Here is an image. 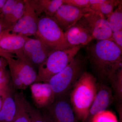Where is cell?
Returning a JSON list of instances; mask_svg holds the SVG:
<instances>
[{
  "instance_id": "obj_7",
  "label": "cell",
  "mask_w": 122,
  "mask_h": 122,
  "mask_svg": "<svg viewBox=\"0 0 122 122\" xmlns=\"http://www.w3.org/2000/svg\"><path fill=\"white\" fill-rule=\"evenodd\" d=\"M24 0V12L22 17L12 28L8 30L13 33L27 37L35 36L39 16L43 12L38 0Z\"/></svg>"
},
{
  "instance_id": "obj_11",
  "label": "cell",
  "mask_w": 122,
  "mask_h": 122,
  "mask_svg": "<svg viewBox=\"0 0 122 122\" xmlns=\"http://www.w3.org/2000/svg\"><path fill=\"white\" fill-rule=\"evenodd\" d=\"M91 11H92L89 8H81L63 4L53 17L65 32L76 24L85 13Z\"/></svg>"
},
{
  "instance_id": "obj_13",
  "label": "cell",
  "mask_w": 122,
  "mask_h": 122,
  "mask_svg": "<svg viewBox=\"0 0 122 122\" xmlns=\"http://www.w3.org/2000/svg\"><path fill=\"white\" fill-rule=\"evenodd\" d=\"M29 38L22 34L10 32L8 30L0 37V48L17 57L24 58L23 49Z\"/></svg>"
},
{
  "instance_id": "obj_31",
  "label": "cell",
  "mask_w": 122,
  "mask_h": 122,
  "mask_svg": "<svg viewBox=\"0 0 122 122\" xmlns=\"http://www.w3.org/2000/svg\"><path fill=\"white\" fill-rule=\"evenodd\" d=\"M8 65L7 60L2 57H0V70L5 69V67Z\"/></svg>"
},
{
  "instance_id": "obj_35",
  "label": "cell",
  "mask_w": 122,
  "mask_h": 122,
  "mask_svg": "<svg viewBox=\"0 0 122 122\" xmlns=\"http://www.w3.org/2000/svg\"><path fill=\"white\" fill-rule=\"evenodd\" d=\"M1 10H0V14L1 13Z\"/></svg>"
},
{
  "instance_id": "obj_12",
  "label": "cell",
  "mask_w": 122,
  "mask_h": 122,
  "mask_svg": "<svg viewBox=\"0 0 122 122\" xmlns=\"http://www.w3.org/2000/svg\"><path fill=\"white\" fill-rule=\"evenodd\" d=\"M111 87L103 82L98 83L96 97L90 107L87 118L84 122H91L94 116L99 112L106 110L114 100Z\"/></svg>"
},
{
  "instance_id": "obj_25",
  "label": "cell",
  "mask_w": 122,
  "mask_h": 122,
  "mask_svg": "<svg viewBox=\"0 0 122 122\" xmlns=\"http://www.w3.org/2000/svg\"><path fill=\"white\" fill-rule=\"evenodd\" d=\"M91 122H118L117 117L113 112L107 110L94 116Z\"/></svg>"
},
{
  "instance_id": "obj_27",
  "label": "cell",
  "mask_w": 122,
  "mask_h": 122,
  "mask_svg": "<svg viewBox=\"0 0 122 122\" xmlns=\"http://www.w3.org/2000/svg\"><path fill=\"white\" fill-rule=\"evenodd\" d=\"M63 4L81 8H89V0H63Z\"/></svg>"
},
{
  "instance_id": "obj_19",
  "label": "cell",
  "mask_w": 122,
  "mask_h": 122,
  "mask_svg": "<svg viewBox=\"0 0 122 122\" xmlns=\"http://www.w3.org/2000/svg\"><path fill=\"white\" fill-rule=\"evenodd\" d=\"M16 91L14 88L10 72L5 69L0 70V94L4 98L11 92Z\"/></svg>"
},
{
  "instance_id": "obj_10",
  "label": "cell",
  "mask_w": 122,
  "mask_h": 122,
  "mask_svg": "<svg viewBox=\"0 0 122 122\" xmlns=\"http://www.w3.org/2000/svg\"><path fill=\"white\" fill-rule=\"evenodd\" d=\"M52 50L42 41L29 38L23 49L24 58L33 67L38 68Z\"/></svg>"
},
{
  "instance_id": "obj_18",
  "label": "cell",
  "mask_w": 122,
  "mask_h": 122,
  "mask_svg": "<svg viewBox=\"0 0 122 122\" xmlns=\"http://www.w3.org/2000/svg\"><path fill=\"white\" fill-rule=\"evenodd\" d=\"M114 98L118 104L122 103V67L119 68L109 79Z\"/></svg>"
},
{
  "instance_id": "obj_24",
  "label": "cell",
  "mask_w": 122,
  "mask_h": 122,
  "mask_svg": "<svg viewBox=\"0 0 122 122\" xmlns=\"http://www.w3.org/2000/svg\"><path fill=\"white\" fill-rule=\"evenodd\" d=\"M122 3L119 0H103L100 5V11L106 19H107L112 13L115 7H117Z\"/></svg>"
},
{
  "instance_id": "obj_8",
  "label": "cell",
  "mask_w": 122,
  "mask_h": 122,
  "mask_svg": "<svg viewBox=\"0 0 122 122\" xmlns=\"http://www.w3.org/2000/svg\"><path fill=\"white\" fill-rule=\"evenodd\" d=\"M39 110L50 122H77L69 94L56 98L50 106Z\"/></svg>"
},
{
  "instance_id": "obj_9",
  "label": "cell",
  "mask_w": 122,
  "mask_h": 122,
  "mask_svg": "<svg viewBox=\"0 0 122 122\" xmlns=\"http://www.w3.org/2000/svg\"><path fill=\"white\" fill-rule=\"evenodd\" d=\"M77 22L89 31L94 39L111 41L112 31L109 22L102 13L88 12Z\"/></svg>"
},
{
  "instance_id": "obj_33",
  "label": "cell",
  "mask_w": 122,
  "mask_h": 122,
  "mask_svg": "<svg viewBox=\"0 0 122 122\" xmlns=\"http://www.w3.org/2000/svg\"><path fill=\"white\" fill-rule=\"evenodd\" d=\"M7 1V0H0V10L1 11Z\"/></svg>"
},
{
  "instance_id": "obj_1",
  "label": "cell",
  "mask_w": 122,
  "mask_h": 122,
  "mask_svg": "<svg viewBox=\"0 0 122 122\" xmlns=\"http://www.w3.org/2000/svg\"><path fill=\"white\" fill-rule=\"evenodd\" d=\"M88 59L100 82L108 81L122 67V50L113 42L102 40L86 48Z\"/></svg>"
},
{
  "instance_id": "obj_6",
  "label": "cell",
  "mask_w": 122,
  "mask_h": 122,
  "mask_svg": "<svg viewBox=\"0 0 122 122\" xmlns=\"http://www.w3.org/2000/svg\"><path fill=\"white\" fill-rule=\"evenodd\" d=\"M6 59L14 88L16 91L25 89L35 82L37 73L26 59L17 57Z\"/></svg>"
},
{
  "instance_id": "obj_23",
  "label": "cell",
  "mask_w": 122,
  "mask_h": 122,
  "mask_svg": "<svg viewBox=\"0 0 122 122\" xmlns=\"http://www.w3.org/2000/svg\"><path fill=\"white\" fill-rule=\"evenodd\" d=\"M24 102L25 108L29 116L31 122H50L42 115L39 109L29 102L25 96Z\"/></svg>"
},
{
  "instance_id": "obj_5",
  "label": "cell",
  "mask_w": 122,
  "mask_h": 122,
  "mask_svg": "<svg viewBox=\"0 0 122 122\" xmlns=\"http://www.w3.org/2000/svg\"><path fill=\"white\" fill-rule=\"evenodd\" d=\"M35 36L52 51L73 48L68 44L65 33L53 17L40 18Z\"/></svg>"
},
{
  "instance_id": "obj_29",
  "label": "cell",
  "mask_w": 122,
  "mask_h": 122,
  "mask_svg": "<svg viewBox=\"0 0 122 122\" xmlns=\"http://www.w3.org/2000/svg\"><path fill=\"white\" fill-rule=\"evenodd\" d=\"M103 0H89V8L95 12L101 13L100 11V5Z\"/></svg>"
},
{
  "instance_id": "obj_32",
  "label": "cell",
  "mask_w": 122,
  "mask_h": 122,
  "mask_svg": "<svg viewBox=\"0 0 122 122\" xmlns=\"http://www.w3.org/2000/svg\"><path fill=\"white\" fill-rule=\"evenodd\" d=\"M9 29L7 25L0 20V37L5 31Z\"/></svg>"
},
{
  "instance_id": "obj_4",
  "label": "cell",
  "mask_w": 122,
  "mask_h": 122,
  "mask_svg": "<svg viewBox=\"0 0 122 122\" xmlns=\"http://www.w3.org/2000/svg\"><path fill=\"white\" fill-rule=\"evenodd\" d=\"M83 46L63 50L52 51L38 68L34 83H49L51 78L64 69L77 54Z\"/></svg>"
},
{
  "instance_id": "obj_28",
  "label": "cell",
  "mask_w": 122,
  "mask_h": 122,
  "mask_svg": "<svg viewBox=\"0 0 122 122\" xmlns=\"http://www.w3.org/2000/svg\"><path fill=\"white\" fill-rule=\"evenodd\" d=\"M111 41L122 50V30L112 32Z\"/></svg>"
},
{
  "instance_id": "obj_21",
  "label": "cell",
  "mask_w": 122,
  "mask_h": 122,
  "mask_svg": "<svg viewBox=\"0 0 122 122\" xmlns=\"http://www.w3.org/2000/svg\"><path fill=\"white\" fill-rule=\"evenodd\" d=\"M42 12L46 16L53 17L58 10L63 5V0H38Z\"/></svg>"
},
{
  "instance_id": "obj_26",
  "label": "cell",
  "mask_w": 122,
  "mask_h": 122,
  "mask_svg": "<svg viewBox=\"0 0 122 122\" xmlns=\"http://www.w3.org/2000/svg\"><path fill=\"white\" fill-rule=\"evenodd\" d=\"M18 1V0H7L4 6L1 10L0 14V20L5 25L6 21Z\"/></svg>"
},
{
  "instance_id": "obj_16",
  "label": "cell",
  "mask_w": 122,
  "mask_h": 122,
  "mask_svg": "<svg viewBox=\"0 0 122 122\" xmlns=\"http://www.w3.org/2000/svg\"><path fill=\"white\" fill-rule=\"evenodd\" d=\"M15 92L9 93L2 98L3 102L0 110V122H13L16 111L14 98Z\"/></svg>"
},
{
  "instance_id": "obj_3",
  "label": "cell",
  "mask_w": 122,
  "mask_h": 122,
  "mask_svg": "<svg viewBox=\"0 0 122 122\" xmlns=\"http://www.w3.org/2000/svg\"><path fill=\"white\" fill-rule=\"evenodd\" d=\"M87 62L86 57L77 54L64 69L51 78L48 83L55 98L69 94L76 81L86 71Z\"/></svg>"
},
{
  "instance_id": "obj_2",
  "label": "cell",
  "mask_w": 122,
  "mask_h": 122,
  "mask_svg": "<svg viewBox=\"0 0 122 122\" xmlns=\"http://www.w3.org/2000/svg\"><path fill=\"white\" fill-rule=\"evenodd\" d=\"M97 79L85 71L79 77L70 92L69 98L76 120L84 122L98 89Z\"/></svg>"
},
{
  "instance_id": "obj_17",
  "label": "cell",
  "mask_w": 122,
  "mask_h": 122,
  "mask_svg": "<svg viewBox=\"0 0 122 122\" xmlns=\"http://www.w3.org/2000/svg\"><path fill=\"white\" fill-rule=\"evenodd\" d=\"M25 95L22 92L15 91L14 98L16 106L15 117L13 122H31L30 118L24 105Z\"/></svg>"
},
{
  "instance_id": "obj_14",
  "label": "cell",
  "mask_w": 122,
  "mask_h": 122,
  "mask_svg": "<svg viewBox=\"0 0 122 122\" xmlns=\"http://www.w3.org/2000/svg\"><path fill=\"white\" fill-rule=\"evenodd\" d=\"M30 86L32 99L36 108L41 109L52 104L54 94L49 83H34Z\"/></svg>"
},
{
  "instance_id": "obj_20",
  "label": "cell",
  "mask_w": 122,
  "mask_h": 122,
  "mask_svg": "<svg viewBox=\"0 0 122 122\" xmlns=\"http://www.w3.org/2000/svg\"><path fill=\"white\" fill-rule=\"evenodd\" d=\"M112 32L122 30V3L107 19Z\"/></svg>"
},
{
  "instance_id": "obj_36",
  "label": "cell",
  "mask_w": 122,
  "mask_h": 122,
  "mask_svg": "<svg viewBox=\"0 0 122 122\" xmlns=\"http://www.w3.org/2000/svg\"><path fill=\"white\" fill-rule=\"evenodd\" d=\"M1 98V95H0V98Z\"/></svg>"
},
{
  "instance_id": "obj_22",
  "label": "cell",
  "mask_w": 122,
  "mask_h": 122,
  "mask_svg": "<svg viewBox=\"0 0 122 122\" xmlns=\"http://www.w3.org/2000/svg\"><path fill=\"white\" fill-rule=\"evenodd\" d=\"M24 0H18L15 5L11 15L5 23L9 29L12 28L22 17L24 13Z\"/></svg>"
},
{
  "instance_id": "obj_15",
  "label": "cell",
  "mask_w": 122,
  "mask_h": 122,
  "mask_svg": "<svg viewBox=\"0 0 122 122\" xmlns=\"http://www.w3.org/2000/svg\"><path fill=\"white\" fill-rule=\"evenodd\" d=\"M64 33L66 41L72 47L87 45L94 39L89 31L78 22Z\"/></svg>"
},
{
  "instance_id": "obj_30",
  "label": "cell",
  "mask_w": 122,
  "mask_h": 122,
  "mask_svg": "<svg viewBox=\"0 0 122 122\" xmlns=\"http://www.w3.org/2000/svg\"><path fill=\"white\" fill-rule=\"evenodd\" d=\"M0 57L6 59L9 58H13L16 57L8 51L4 50L0 48Z\"/></svg>"
},
{
  "instance_id": "obj_34",
  "label": "cell",
  "mask_w": 122,
  "mask_h": 122,
  "mask_svg": "<svg viewBox=\"0 0 122 122\" xmlns=\"http://www.w3.org/2000/svg\"><path fill=\"white\" fill-rule=\"evenodd\" d=\"M2 102H3L2 99L1 98H0V110L1 107H2Z\"/></svg>"
}]
</instances>
